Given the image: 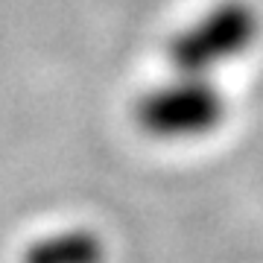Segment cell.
I'll list each match as a JSON object with an SVG mask.
<instances>
[{"instance_id":"obj_3","label":"cell","mask_w":263,"mask_h":263,"mask_svg":"<svg viewBox=\"0 0 263 263\" xmlns=\"http://www.w3.org/2000/svg\"><path fill=\"white\" fill-rule=\"evenodd\" d=\"M105 240L88 226H65L35 237L24 249L21 263H105Z\"/></svg>"},{"instance_id":"obj_2","label":"cell","mask_w":263,"mask_h":263,"mask_svg":"<svg viewBox=\"0 0 263 263\" xmlns=\"http://www.w3.org/2000/svg\"><path fill=\"white\" fill-rule=\"evenodd\" d=\"M263 35V15L252 0H216L167 41L170 70L219 76L249 56Z\"/></svg>"},{"instance_id":"obj_1","label":"cell","mask_w":263,"mask_h":263,"mask_svg":"<svg viewBox=\"0 0 263 263\" xmlns=\"http://www.w3.org/2000/svg\"><path fill=\"white\" fill-rule=\"evenodd\" d=\"M228 120V94L216 76L170 70L135 103V123L161 143H196Z\"/></svg>"}]
</instances>
